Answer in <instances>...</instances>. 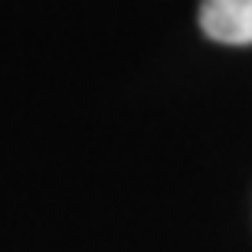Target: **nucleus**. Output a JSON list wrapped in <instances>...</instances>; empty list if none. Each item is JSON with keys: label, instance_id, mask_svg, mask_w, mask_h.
I'll return each mask as SVG.
<instances>
[{"label": "nucleus", "instance_id": "obj_1", "mask_svg": "<svg viewBox=\"0 0 252 252\" xmlns=\"http://www.w3.org/2000/svg\"><path fill=\"white\" fill-rule=\"evenodd\" d=\"M200 27L210 39L226 46L252 43V0H203Z\"/></svg>", "mask_w": 252, "mask_h": 252}]
</instances>
